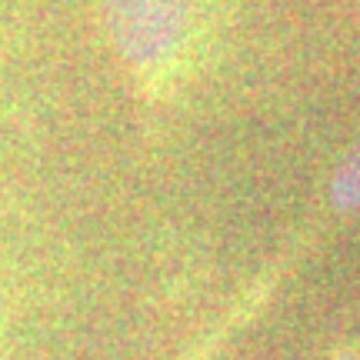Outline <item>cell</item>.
I'll return each instance as SVG.
<instances>
[{"instance_id":"6da1fadb","label":"cell","mask_w":360,"mask_h":360,"mask_svg":"<svg viewBox=\"0 0 360 360\" xmlns=\"http://www.w3.org/2000/svg\"><path fill=\"white\" fill-rule=\"evenodd\" d=\"M97 7L130 87L150 107L177 101L207 53L214 0H97Z\"/></svg>"},{"instance_id":"7a4b0ae2","label":"cell","mask_w":360,"mask_h":360,"mask_svg":"<svg viewBox=\"0 0 360 360\" xmlns=\"http://www.w3.org/2000/svg\"><path fill=\"white\" fill-rule=\"evenodd\" d=\"M327 207L337 217H360V134L330 174Z\"/></svg>"},{"instance_id":"3957f363","label":"cell","mask_w":360,"mask_h":360,"mask_svg":"<svg viewBox=\"0 0 360 360\" xmlns=\"http://www.w3.org/2000/svg\"><path fill=\"white\" fill-rule=\"evenodd\" d=\"M317 360H360V337L337 340V344H330Z\"/></svg>"}]
</instances>
